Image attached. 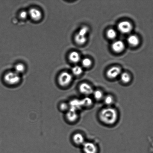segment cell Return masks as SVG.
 <instances>
[{"label": "cell", "mask_w": 153, "mask_h": 153, "mask_svg": "<svg viewBox=\"0 0 153 153\" xmlns=\"http://www.w3.org/2000/svg\"><path fill=\"white\" fill-rule=\"evenodd\" d=\"M99 117L100 121L103 123L112 125L118 120V114L116 109L109 106L100 111Z\"/></svg>", "instance_id": "1"}, {"label": "cell", "mask_w": 153, "mask_h": 153, "mask_svg": "<svg viewBox=\"0 0 153 153\" xmlns=\"http://www.w3.org/2000/svg\"><path fill=\"white\" fill-rule=\"evenodd\" d=\"M4 79L7 85H17L20 82L21 78L19 74L16 72H10L5 75Z\"/></svg>", "instance_id": "2"}, {"label": "cell", "mask_w": 153, "mask_h": 153, "mask_svg": "<svg viewBox=\"0 0 153 153\" xmlns=\"http://www.w3.org/2000/svg\"><path fill=\"white\" fill-rule=\"evenodd\" d=\"M72 80V76L69 73L64 72L61 73L58 77V82L62 87L68 86Z\"/></svg>", "instance_id": "3"}, {"label": "cell", "mask_w": 153, "mask_h": 153, "mask_svg": "<svg viewBox=\"0 0 153 153\" xmlns=\"http://www.w3.org/2000/svg\"><path fill=\"white\" fill-rule=\"evenodd\" d=\"M118 30L122 33H128L132 30V25L128 21H122L119 22L118 25Z\"/></svg>", "instance_id": "4"}, {"label": "cell", "mask_w": 153, "mask_h": 153, "mask_svg": "<svg viewBox=\"0 0 153 153\" xmlns=\"http://www.w3.org/2000/svg\"><path fill=\"white\" fill-rule=\"evenodd\" d=\"M79 89L81 94L85 96H89L93 94L94 91L92 86L85 82L79 85Z\"/></svg>", "instance_id": "5"}, {"label": "cell", "mask_w": 153, "mask_h": 153, "mask_svg": "<svg viewBox=\"0 0 153 153\" xmlns=\"http://www.w3.org/2000/svg\"><path fill=\"white\" fill-rule=\"evenodd\" d=\"M82 148L84 153H97L98 151L97 146L92 142H85Z\"/></svg>", "instance_id": "6"}, {"label": "cell", "mask_w": 153, "mask_h": 153, "mask_svg": "<svg viewBox=\"0 0 153 153\" xmlns=\"http://www.w3.org/2000/svg\"><path fill=\"white\" fill-rule=\"evenodd\" d=\"M121 73L120 68L117 67H113L108 70L106 74L109 79H113L117 77Z\"/></svg>", "instance_id": "7"}, {"label": "cell", "mask_w": 153, "mask_h": 153, "mask_svg": "<svg viewBox=\"0 0 153 153\" xmlns=\"http://www.w3.org/2000/svg\"><path fill=\"white\" fill-rule=\"evenodd\" d=\"M112 48L115 52L120 53L123 51L125 49V45L122 41L118 40L114 42L112 44Z\"/></svg>", "instance_id": "8"}, {"label": "cell", "mask_w": 153, "mask_h": 153, "mask_svg": "<svg viewBox=\"0 0 153 153\" xmlns=\"http://www.w3.org/2000/svg\"><path fill=\"white\" fill-rule=\"evenodd\" d=\"M29 14L31 19L34 21H37L41 19L42 14L41 11L38 9L32 8L30 9Z\"/></svg>", "instance_id": "9"}, {"label": "cell", "mask_w": 153, "mask_h": 153, "mask_svg": "<svg viewBox=\"0 0 153 153\" xmlns=\"http://www.w3.org/2000/svg\"><path fill=\"white\" fill-rule=\"evenodd\" d=\"M66 117L70 122L73 123L77 120L78 118L77 111L70 109L67 112Z\"/></svg>", "instance_id": "10"}, {"label": "cell", "mask_w": 153, "mask_h": 153, "mask_svg": "<svg viewBox=\"0 0 153 153\" xmlns=\"http://www.w3.org/2000/svg\"><path fill=\"white\" fill-rule=\"evenodd\" d=\"M72 139L74 143L78 145H82L85 142L84 137L80 133H76L73 135Z\"/></svg>", "instance_id": "11"}, {"label": "cell", "mask_w": 153, "mask_h": 153, "mask_svg": "<svg viewBox=\"0 0 153 153\" xmlns=\"http://www.w3.org/2000/svg\"><path fill=\"white\" fill-rule=\"evenodd\" d=\"M81 100H74L70 102V109L77 111L79 109L82 108Z\"/></svg>", "instance_id": "12"}, {"label": "cell", "mask_w": 153, "mask_h": 153, "mask_svg": "<svg viewBox=\"0 0 153 153\" xmlns=\"http://www.w3.org/2000/svg\"><path fill=\"white\" fill-rule=\"evenodd\" d=\"M127 42L128 44L133 46H136L140 42L138 37L134 35H132L129 36L127 39Z\"/></svg>", "instance_id": "13"}, {"label": "cell", "mask_w": 153, "mask_h": 153, "mask_svg": "<svg viewBox=\"0 0 153 153\" xmlns=\"http://www.w3.org/2000/svg\"><path fill=\"white\" fill-rule=\"evenodd\" d=\"M80 56L77 52L73 51L70 54L69 59L72 62L76 63L79 62L80 60Z\"/></svg>", "instance_id": "14"}, {"label": "cell", "mask_w": 153, "mask_h": 153, "mask_svg": "<svg viewBox=\"0 0 153 153\" xmlns=\"http://www.w3.org/2000/svg\"><path fill=\"white\" fill-rule=\"evenodd\" d=\"M75 40L78 44L82 45L86 42L87 39L86 36L81 35L78 33L75 36Z\"/></svg>", "instance_id": "15"}, {"label": "cell", "mask_w": 153, "mask_h": 153, "mask_svg": "<svg viewBox=\"0 0 153 153\" xmlns=\"http://www.w3.org/2000/svg\"><path fill=\"white\" fill-rule=\"evenodd\" d=\"M82 107H89L92 105L93 101L92 99L88 97H85L81 100Z\"/></svg>", "instance_id": "16"}, {"label": "cell", "mask_w": 153, "mask_h": 153, "mask_svg": "<svg viewBox=\"0 0 153 153\" xmlns=\"http://www.w3.org/2000/svg\"><path fill=\"white\" fill-rule=\"evenodd\" d=\"M93 95L95 100H100L103 99L104 97V94L101 91L99 90H96L94 91L93 93Z\"/></svg>", "instance_id": "17"}, {"label": "cell", "mask_w": 153, "mask_h": 153, "mask_svg": "<svg viewBox=\"0 0 153 153\" xmlns=\"http://www.w3.org/2000/svg\"><path fill=\"white\" fill-rule=\"evenodd\" d=\"M131 79V76L127 73H124L121 74V81L124 83H129L130 82Z\"/></svg>", "instance_id": "18"}, {"label": "cell", "mask_w": 153, "mask_h": 153, "mask_svg": "<svg viewBox=\"0 0 153 153\" xmlns=\"http://www.w3.org/2000/svg\"><path fill=\"white\" fill-rule=\"evenodd\" d=\"M103 100H104L105 104L108 106L112 105L114 102V99L113 96L111 95H107L105 96Z\"/></svg>", "instance_id": "19"}, {"label": "cell", "mask_w": 153, "mask_h": 153, "mask_svg": "<svg viewBox=\"0 0 153 153\" xmlns=\"http://www.w3.org/2000/svg\"><path fill=\"white\" fill-rule=\"evenodd\" d=\"M107 36L110 39H113L116 38L117 35V33L116 31L113 29H110L108 30L106 33Z\"/></svg>", "instance_id": "20"}, {"label": "cell", "mask_w": 153, "mask_h": 153, "mask_svg": "<svg viewBox=\"0 0 153 153\" xmlns=\"http://www.w3.org/2000/svg\"><path fill=\"white\" fill-rule=\"evenodd\" d=\"M72 72L75 75L79 76L82 74L83 70L81 67L76 66L72 69Z\"/></svg>", "instance_id": "21"}, {"label": "cell", "mask_w": 153, "mask_h": 153, "mask_svg": "<svg viewBox=\"0 0 153 153\" xmlns=\"http://www.w3.org/2000/svg\"><path fill=\"white\" fill-rule=\"evenodd\" d=\"M25 70V66L22 64H17L15 67V72L19 74V73L23 72Z\"/></svg>", "instance_id": "22"}, {"label": "cell", "mask_w": 153, "mask_h": 153, "mask_svg": "<svg viewBox=\"0 0 153 153\" xmlns=\"http://www.w3.org/2000/svg\"><path fill=\"white\" fill-rule=\"evenodd\" d=\"M92 64V61L91 60L88 58H85L82 61V64L84 67H89Z\"/></svg>", "instance_id": "23"}, {"label": "cell", "mask_w": 153, "mask_h": 153, "mask_svg": "<svg viewBox=\"0 0 153 153\" xmlns=\"http://www.w3.org/2000/svg\"><path fill=\"white\" fill-rule=\"evenodd\" d=\"M89 31V29L87 27H84L79 30L78 33L81 34V35L86 36L87 34Z\"/></svg>", "instance_id": "24"}, {"label": "cell", "mask_w": 153, "mask_h": 153, "mask_svg": "<svg viewBox=\"0 0 153 153\" xmlns=\"http://www.w3.org/2000/svg\"><path fill=\"white\" fill-rule=\"evenodd\" d=\"M69 106L68 104L66 103H62L60 105V110L63 111H65L69 108Z\"/></svg>", "instance_id": "25"}, {"label": "cell", "mask_w": 153, "mask_h": 153, "mask_svg": "<svg viewBox=\"0 0 153 153\" xmlns=\"http://www.w3.org/2000/svg\"><path fill=\"white\" fill-rule=\"evenodd\" d=\"M20 16L21 17L22 19H25L27 17V16H28V13L26 11H23L21 12Z\"/></svg>", "instance_id": "26"}]
</instances>
